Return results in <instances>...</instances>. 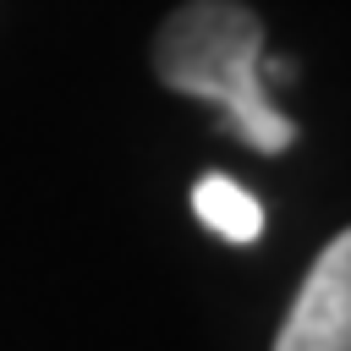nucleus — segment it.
I'll list each match as a JSON object with an SVG mask.
<instances>
[{"label":"nucleus","mask_w":351,"mask_h":351,"mask_svg":"<svg viewBox=\"0 0 351 351\" xmlns=\"http://www.w3.org/2000/svg\"><path fill=\"white\" fill-rule=\"evenodd\" d=\"M274 351H351V236L340 230L307 269Z\"/></svg>","instance_id":"nucleus-2"},{"label":"nucleus","mask_w":351,"mask_h":351,"mask_svg":"<svg viewBox=\"0 0 351 351\" xmlns=\"http://www.w3.org/2000/svg\"><path fill=\"white\" fill-rule=\"evenodd\" d=\"M154 71L165 88L208 99L230 115V126L258 148L280 154L296 126L263 99V22L236 0H192L170 11L154 38Z\"/></svg>","instance_id":"nucleus-1"},{"label":"nucleus","mask_w":351,"mask_h":351,"mask_svg":"<svg viewBox=\"0 0 351 351\" xmlns=\"http://www.w3.org/2000/svg\"><path fill=\"white\" fill-rule=\"evenodd\" d=\"M192 208H197V219H203L208 230H219V236L236 241V247H247V241L263 236V208H258V197H252L247 186H236L230 176H203V181L192 186Z\"/></svg>","instance_id":"nucleus-3"}]
</instances>
